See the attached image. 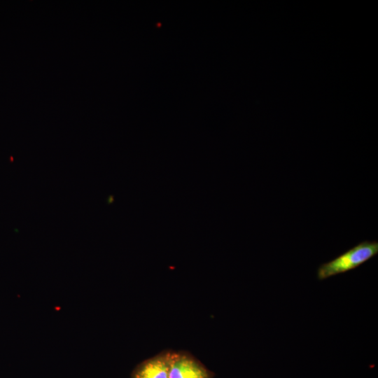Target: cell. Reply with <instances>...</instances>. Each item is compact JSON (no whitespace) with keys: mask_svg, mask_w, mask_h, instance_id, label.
<instances>
[{"mask_svg":"<svg viewBox=\"0 0 378 378\" xmlns=\"http://www.w3.org/2000/svg\"><path fill=\"white\" fill-rule=\"evenodd\" d=\"M378 253L377 241H363L333 260L321 264L316 272L319 281L359 267Z\"/></svg>","mask_w":378,"mask_h":378,"instance_id":"6da1fadb","label":"cell"},{"mask_svg":"<svg viewBox=\"0 0 378 378\" xmlns=\"http://www.w3.org/2000/svg\"><path fill=\"white\" fill-rule=\"evenodd\" d=\"M169 378H211V375L204 367L192 358L174 354Z\"/></svg>","mask_w":378,"mask_h":378,"instance_id":"7a4b0ae2","label":"cell"},{"mask_svg":"<svg viewBox=\"0 0 378 378\" xmlns=\"http://www.w3.org/2000/svg\"><path fill=\"white\" fill-rule=\"evenodd\" d=\"M174 354H160L141 363L132 378H169Z\"/></svg>","mask_w":378,"mask_h":378,"instance_id":"3957f363","label":"cell"}]
</instances>
